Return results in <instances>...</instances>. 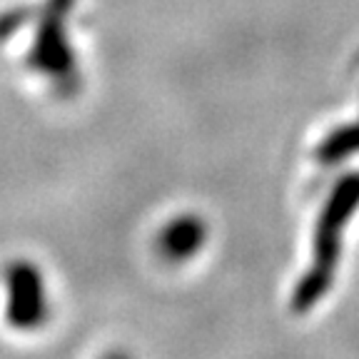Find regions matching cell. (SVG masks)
I'll return each instance as SVG.
<instances>
[{
    "instance_id": "7a4b0ae2",
    "label": "cell",
    "mask_w": 359,
    "mask_h": 359,
    "mask_svg": "<svg viewBox=\"0 0 359 359\" xmlns=\"http://www.w3.org/2000/svg\"><path fill=\"white\" fill-rule=\"evenodd\" d=\"M352 152H359V123L337 130L330 140L322 145L320 157L325 163H337V160H342V157L352 155Z\"/></svg>"
},
{
    "instance_id": "6da1fadb",
    "label": "cell",
    "mask_w": 359,
    "mask_h": 359,
    "mask_svg": "<svg viewBox=\"0 0 359 359\" xmlns=\"http://www.w3.org/2000/svg\"><path fill=\"white\" fill-rule=\"evenodd\" d=\"M359 208V172L344 177L334 187L332 197L327 200V208L317 224V240H314V267L307 272L304 282L294 294V307L307 309L327 292L334 277L337 259L342 250V232L347 227V219Z\"/></svg>"
}]
</instances>
